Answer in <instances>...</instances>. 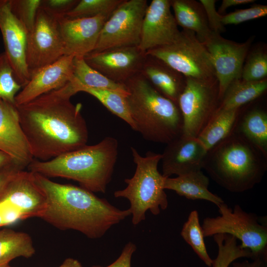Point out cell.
<instances>
[{
  "mask_svg": "<svg viewBox=\"0 0 267 267\" xmlns=\"http://www.w3.org/2000/svg\"><path fill=\"white\" fill-rule=\"evenodd\" d=\"M70 82L26 103L16 106L34 158L47 161L86 145L88 139L82 105L71 101Z\"/></svg>",
  "mask_w": 267,
  "mask_h": 267,
  "instance_id": "obj_1",
  "label": "cell"
},
{
  "mask_svg": "<svg viewBox=\"0 0 267 267\" xmlns=\"http://www.w3.org/2000/svg\"><path fill=\"white\" fill-rule=\"evenodd\" d=\"M32 173L46 198L41 218L60 229H73L89 238H98L131 215L129 209L120 210L81 186L57 183Z\"/></svg>",
  "mask_w": 267,
  "mask_h": 267,
  "instance_id": "obj_2",
  "label": "cell"
},
{
  "mask_svg": "<svg viewBox=\"0 0 267 267\" xmlns=\"http://www.w3.org/2000/svg\"><path fill=\"white\" fill-rule=\"evenodd\" d=\"M118 154V140L107 136L97 144L86 145L47 161L34 159L27 168L48 178L72 179L92 192L105 193Z\"/></svg>",
  "mask_w": 267,
  "mask_h": 267,
  "instance_id": "obj_3",
  "label": "cell"
},
{
  "mask_svg": "<svg viewBox=\"0 0 267 267\" xmlns=\"http://www.w3.org/2000/svg\"><path fill=\"white\" fill-rule=\"evenodd\" d=\"M266 159L233 131L207 151L203 169L221 187L232 192H243L261 182L267 170Z\"/></svg>",
  "mask_w": 267,
  "mask_h": 267,
  "instance_id": "obj_4",
  "label": "cell"
},
{
  "mask_svg": "<svg viewBox=\"0 0 267 267\" xmlns=\"http://www.w3.org/2000/svg\"><path fill=\"white\" fill-rule=\"evenodd\" d=\"M124 84L135 131L144 139L167 144L182 134L183 121L177 104L159 92L140 73Z\"/></svg>",
  "mask_w": 267,
  "mask_h": 267,
  "instance_id": "obj_5",
  "label": "cell"
},
{
  "mask_svg": "<svg viewBox=\"0 0 267 267\" xmlns=\"http://www.w3.org/2000/svg\"><path fill=\"white\" fill-rule=\"evenodd\" d=\"M131 150L136 165L135 173L131 178L125 179L127 186L115 191L114 196L129 201L132 223L136 225L145 219L147 211L157 215L160 209L167 208L168 201L164 188L165 177L158 169L161 154L148 151L143 156L134 147H131Z\"/></svg>",
  "mask_w": 267,
  "mask_h": 267,
  "instance_id": "obj_6",
  "label": "cell"
},
{
  "mask_svg": "<svg viewBox=\"0 0 267 267\" xmlns=\"http://www.w3.org/2000/svg\"><path fill=\"white\" fill-rule=\"evenodd\" d=\"M218 207L220 216L203 220L201 226L204 237L230 235L241 241L242 248L251 251V260H267V218L261 220L256 214L245 212L238 204L232 209L223 202Z\"/></svg>",
  "mask_w": 267,
  "mask_h": 267,
  "instance_id": "obj_7",
  "label": "cell"
},
{
  "mask_svg": "<svg viewBox=\"0 0 267 267\" xmlns=\"http://www.w3.org/2000/svg\"><path fill=\"white\" fill-rule=\"evenodd\" d=\"M145 54L161 61L185 78L217 80L209 52L191 31L182 30L173 43L148 50Z\"/></svg>",
  "mask_w": 267,
  "mask_h": 267,
  "instance_id": "obj_8",
  "label": "cell"
},
{
  "mask_svg": "<svg viewBox=\"0 0 267 267\" xmlns=\"http://www.w3.org/2000/svg\"><path fill=\"white\" fill-rule=\"evenodd\" d=\"M220 103L217 80L186 78L178 101L183 121L182 134L197 137Z\"/></svg>",
  "mask_w": 267,
  "mask_h": 267,
  "instance_id": "obj_9",
  "label": "cell"
},
{
  "mask_svg": "<svg viewBox=\"0 0 267 267\" xmlns=\"http://www.w3.org/2000/svg\"><path fill=\"white\" fill-rule=\"evenodd\" d=\"M147 6L146 0H124L104 24L92 52L138 46Z\"/></svg>",
  "mask_w": 267,
  "mask_h": 267,
  "instance_id": "obj_10",
  "label": "cell"
},
{
  "mask_svg": "<svg viewBox=\"0 0 267 267\" xmlns=\"http://www.w3.org/2000/svg\"><path fill=\"white\" fill-rule=\"evenodd\" d=\"M64 55L57 19L40 7L27 37L26 60L30 75Z\"/></svg>",
  "mask_w": 267,
  "mask_h": 267,
  "instance_id": "obj_11",
  "label": "cell"
},
{
  "mask_svg": "<svg viewBox=\"0 0 267 267\" xmlns=\"http://www.w3.org/2000/svg\"><path fill=\"white\" fill-rule=\"evenodd\" d=\"M203 43L212 60L221 101L228 86L232 82L241 79L251 41L236 43L213 32Z\"/></svg>",
  "mask_w": 267,
  "mask_h": 267,
  "instance_id": "obj_12",
  "label": "cell"
},
{
  "mask_svg": "<svg viewBox=\"0 0 267 267\" xmlns=\"http://www.w3.org/2000/svg\"><path fill=\"white\" fill-rule=\"evenodd\" d=\"M45 206V196L30 171L15 173L0 192V209L13 210L21 219L41 218Z\"/></svg>",
  "mask_w": 267,
  "mask_h": 267,
  "instance_id": "obj_13",
  "label": "cell"
},
{
  "mask_svg": "<svg viewBox=\"0 0 267 267\" xmlns=\"http://www.w3.org/2000/svg\"><path fill=\"white\" fill-rule=\"evenodd\" d=\"M0 31L5 53L16 81L24 87L31 75L26 60L28 32L12 13L9 0H0Z\"/></svg>",
  "mask_w": 267,
  "mask_h": 267,
  "instance_id": "obj_14",
  "label": "cell"
},
{
  "mask_svg": "<svg viewBox=\"0 0 267 267\" xmlns=\"http://www.w3.org/2000/svg\"><path fill=\"white\" fill-rule=\"evenodd\" d=\"M145 57L137 46L91 52L84 58L90 67L108 79L124 84L139 73Z\"/></svg>",
  "mask_w": 267,
  "mask_h": 267,
  "instance_id": "obj_15",
  "label": "cell"
},
{
  "mask_svg": "<svg viewBox=\"0 0 267 267\" xmlns=\"http://www.w3.org/2000/svg\"><path fill=\"white\" fill-rule=\"evenodd\" d=\"M171 8L170 0H152L148 5L137 46L143 52L169 44L178 37L180 31Z\"/></svg>",
  "mask_w": 267,
  "mask_h": 267,
  "instance_id": "obj_16",
  "label": "cell"
},
{
  "mask_svg": "<svg viewBox=\"0 0 267 267\" xmlns=\"http://www.w3.org/2000/svg\"><path fill=\"white\" fill-rule=\"evenodd\" d=\"M110 15L57 18L65 55L84 57L95 48L101 30Z\"/></svg>",
  "mask_w": 267,
  "mask_h": 267,
  "instance_id": "obj_17",
  "label": "cell"
},
{
  "mask_svg": "<svg viewBox=\"0 0 267 267\" xmlns=\"http://www.w3.org/2000/svg\"><path fill=\"white\" fill-rule=\"evenodd\" d=\"M162 154V175L186 174L202 170L207 150L197 137L181 134L167 144Z\"/></svg>",
  "mask_w": 267,
  "mask_h": 267,
  "instance_id": "obj_18",
  "label": "cell"
},
{
  "mask_svg": "<svg viewBox=\"0 0 267 267\" xmlns=\"http://www.w3.org/2000/svg\"><path fill=\"white\" fill-rule=\"evenodd\" d=\"M74 57L64 55L32 74L28 83L16 95L15 105L26 103L70 82L73 78Z\"/></svg>",
  "mask_w": 267,
  "mask_h": 267,
  "instance_id": "obj_19",
  "label": "cell"
},
{
  "mask_svg": "<svg viewBox=\"0 0 267 267\" xmlns=\"http://www.w3.org/2000/svg\"><path fill=\"white\" fill-rule=\"evenodd\" d=\"M0 151L25 169L34 159L15 105L0 99Z\"/></svg>",
  "mask_w": 267,
  "mask_h": 267,
  "instance_id": "obj_20",
  "label": "cell"
},
{
  "mask_svg": "<svg viewBox=\"0 0 267 267\" xmlns=\"http://www.w3.org/2000/svg\"><path fill=\"white\" fill-rule=\"evenodd\" d=\"M159 92L178 104L186 78L161 61L146 55L139 72Z\"/></svg>",
  "mask_w": 267,
  "mask_h": 267,
  "instance_id": "obj_21",
  "label": "cell"
},
{
  "mask_svg": "<svg viewBox=\"0 0 267 267\" xmlns=\"http://www.w3.org/2000/svg\"><path fill=\"white\" fill-rule=\"evenodd\" d=\"M209 178L200 170L174 178H165L164 188L173 190L188 199L207 200L218 207L224 201L209 190Z\"/></svg>",
  "mask_w": 267,
  "mask_h": 267,
  "instance_id": "obj_22",
  "label": "cell"
},
{
  "mask_svg": "<svg viewBox=\"0 0 267 267\" xmlns=\"http://www.w3.org/2000/svg\"><path fill=\"white\" fill-rule=\"evenodd\" d=\"M170 2L178 25L194 32L203 43L213 32L200 2L193 0H171Z\"/></svg>",
  "mask_w": 267,
  "mask_h": 267,
  "instance_id": "obj_23",
  "label": "cell"
},
{
  "mask_svg": "<svg viewBox=\"0 0 267 267\" xmlns=\"http://www.w3.org/2000/svg\"><path fill=\"white\" fill-rule=\"evenodd\" d=\"M240 108H218L197 138L207 151L227 137L235 129Z\"/></svg>",
  "mask_w": 267,
  "mask_h": 267,
  "instance_id": "obj_24",
  "label": "cell"
},
{
  "mask_svg": "<svg viewBox=\"0 0 267 267\" xmlns=\"http://www.w3.org/2000/svg\"><path fill=\"white\" fill-rule=\"evenodd\" d=\"M73 88L78 87L117 91L125 95L128 91L124 84L115 82L90 67L84 57L75 56L73 63V78L70 81Z\"/></svg>",
  "mask_w": 267,
  "mask_h": 267,
  "instance_id": "obj_25",
  "label": "cell"
},
{
  "mask_svg": "<svg viewBox=\"0 0 267 267\" xmlns=\"http://www.w3.org/2000/svg\"><path fill=\"white\" fill-rule=\"evenodd\" d=\"M266 79L246 81L241 79L232 82L222 98L219 108L238 109L262 95L267 90Z\"/></svg>",
  "mask_w": 267,
  "mask_h": 267,
  "instance_id": "obj_26",
  "label": "cell"
},
{
  "mask_svg": "<svg viewBox=\"0 0 267 267\" xmlns=\"http://www.w3.org/2000/svg\"><path fill=\"white\" fill-rule=\"evenodd\" d=\"M35 253L33 241L28 234L8 228L0 230V266L8 264L17 257L29 258Z\"/></svg>",
  "mask_w": 267,
  "mask_h": 267,
  "instance_id": "obj_27",
  "label": "cell"
},
{
  "mask_svg": "<svg viewBox=\"0 0 267 267\" xmlns=\"http://www.w3.org/2000/svg\"><path fill=\"white\" fill-rule=\"evenodd\" d=\"M239 132L267 158V113L254 109L246 114L239 126Z\"/></svg>",
  "mask_w": 267,
  "mask_h": 267,
  "instance_id": "obj_28",
  "label": "cell"
},
{
  "mask_svg": "<svg viewBox=\"0 0 267 267\" xmlns=\"http://www.w3.org/2000/svg\"><path fill=\"white\" fill-rule=\"evenodd\" d=\"M74 89L76 93L83 91L96 98L110 112L122 119L135 131V126L126 99L127 95L115 90L84 87H76Z\"/></svg>",
  "mask_w": 267,
  "mask_h": 267,
  "instance_id": "obj_29",
  "label": "cell"
},
{
  "mask_svg": "<svg viewBox=\"0 0 267 267\" xmlns=\"http://www.w3.org/2000/svg\"><path fill=\"white\" fill-rule=\"evenodd\" d=\"M213 239L216 243L218 252L216 258L213 260V267H228L235 260L241 258L252 259L251 251L242 248L237 244V239L229 234H217Z\"/></svg>",
  "mask_w": 267,
  "mask_h": 267,
  "instance_id": "obj_30",
  "label": "cell"
},
{
  "mask_svg": "<svg viewBox=\"0 0 267 267\" xmlns=\"http://www.w3.org/2000/svg\"><path fill=\"white\" fill-rule=\"evenodd\" d=\"M180 234L204 264L208 267H211L213 260L206 249L199 214L196 210H193L189 214L187 220L183 225Z\"/></svg>",
  "mask_w": 267,
  "mask_h": 267,
  "instance_id": "obj_31",
  "label": "cell"
},
{
  "mask_svg": "<svg viewBox=\"0 0 267 267\" xmlns=\"http://www.w3.org/2000/svg\"><path fill=\"white\" fill-rule=\"evenodd\" d=\"M124 0H79L64 17L87 18L99 15H111Z\"/></svg>",
  "mask_w": 267,
  "mask_h": 267,
  "instance_id": "obj_32",
  "label": "cell"
},
{
  "mask_svg": "<svg viewBox=\"0 0 267 267\" xmlns=\"http://www.w3.org/2000/svg\"><path fill=\"white\" fill-rule=\"evenodd\" d=\"M22 87L16 81L4 52L0 53V99L15 105L16 95Z\"/></svg>",
  "mask_w": 267,
  "mask_h": 267,
  "instance_id": "obj_33",
  "label": "cell"
},
{
  "mask_svg": "<svg viewBox=\"0 0 267 267\" xmlns=\"http://www.w3.org/2000/svg\"><path fill=\"white\" fill-rule=\"evenodd\" d=\"M42 0H9L12 13L28 33L33 29Z\"/></svg>",
  "mask_w": 267,
  "mask_h": 267,
  "instance_id": "obj_34",
  "label": "cell"
},
{
  "mask_svg": "<svg viewBox=\"0 0 267 267\" xmlns=\"http://www.w3.org/2000/svg\"><path fill=\"white\" fill-rule=\"evenodd\" d=\"M267 75V53L261 50L253 52L243 66L241 79L246 81H256L266 79Z\"/></svg>",
  "mask_w": 267,
  "mask_h": 267,
  "instance_id": "obj_35",
  "label": "cell"
},
{
  "mask_svg": "<svg viewBox=\"0 0 267 267\" xmlns=\"http://www.w3.org/2000/svg\"><path fill=\"white\" fill-rule=\"evenodd\" d=\"M267 14V6L259 4L248 8L237 9L232 12L222 15L221 21L223 25H237L265 16Z\"/></svg>",
  "mask_w": 267,
  "mask_h": 267,
  "instance_id": "obj_36",
  "label": "cell"
},
{
  "mask_svg": "<svg viewBox=\"0 0 267 267\" xmlns=\"http://www.w3.org/2000/svg\"><path fill=\"white\" fill-rule=\"evenodd\" d=\"M79 0H42L41 7L56 18L64 17Z\"/></svg>",
  "mask_w": 267,
  "mask_h": 267,
  "instance_id": "obj_37",
  "label": "cell"
},
{
  "mask_svg": "<svg viewBox=\"0 0 267 267\" xmlns=\"http://www.w3.org/2000/svg\"><path fill=\"white\" fill-rule=\"evenodd\" d=\"M215 0H200L205 11L209 27L214 33L220 34L224 30L221 19L222 15L216 9Z\"/></svg>",
  "mask_w": 267,
  "mask_h": 267,
  "instance_id": "obj_38",
  "label": "cell"
},
{
  "mask_svg": "<svg viewBox=\"0 0 267 267\" xmlns=\"http://www.w3.org/2000/svg\"><path fill=\"white\" fill-rule=\"evenodd\" d=\"M136 247L132 242H128L123 248L118 258L113 263L106 267H131V259ZM92 267H101L94 266Z\"/></svg>",
  "mask_w": 267,
  "mask_h": 267,
  "instance_id": "obj_39",
  "label": "cell"
},
{
  "mask_svg": "<svg viewBox=\"0 0 267 267\" xmlns=\"http://www.w3.org/2000/svg\"><path fill=\"white\" fill-rule=\"evenodd\" d=\"M21 219L15 211L9 209L0 210V226L6 225Z\"/></svg>",
  "mask_w": 267,
  "mask_h": 267,
  "instance_id": "obj_40",
  "label": "cell"
},
{
  "mask_svg": "<svg viewBox=\"0 0 267 267\" xmlns=\"http://www.w3.org/2000/svg\"><path fill=\"white\" fill-rule=\"evenodd\" d=\"M24 170L18 167L8 168L0 170V192L9 180L18 171Z\"/></svg>",
  "mask_w": 267,
  "mask_h": 267,
  "instance_id": "obj_41",
  "label": "cell"
},
{
  "mask_svg": "<svg viewBox=\"0 0 267 267\" xmlns=\"http://www.w3.org/2000/svg\"><path fill=\"white\" fill-rule=\"evenodd\" d=\"M231 264V267H267V260L257 259L252 260V261L235 262Z\"/></svg>",
  "mask_w": 267,
  "mask_h": 267,
  "instance_id": "obj_42",
  "label": "cell"
},
{
  "mask_svg": "<svg viewBox=\"0 0 267 267\" xmlns=\"http://www.w3.org/2000/svg\"><path fill=\"white\" fill-rule=\"evenodd\" d=\"M12 167H18L24 169L10 157L0 151V170Z\"/></svg>",
  "mask_w": 267,
  "mask_h": 267,
  "instance_id": "obj_43",
  "label": "cell"
},
{
  "mask_svg": "<svg viewBox=\"0 0 267 267\" xmlns=\"http://www.w3.org/2000/svg\"><path fill=\"white\" fill-rule=\"evenodd\" d=\"M254 0H223L219 9V13L223 12L227 8L241 4L253 3Z\"/></svg>",
  "mask_w": 267,
  "mask_h": 267,
  "instance_id": "obj_44",
  "label": "cell"
},
{
  "mask_svg": "<svg viewBox=\"0 0 267 267\" xmlns=\"http://www.w3.org/2000/svg\"><path fill=\"white\" fill-rule=\"evenodd\" d=\"M58 267H82L80 262L76 259L68 258Z\"/></svg>",
  "mask_w": 267,
  "mask_h": 267,
  "instance_id": "obj_45",
  "label": "cell"
},
{
  "mask_svg": "<svg viewBox=\"0 0 267 267\" xmlns=\"http://www.w3.org/2000/svg\"><path fill=\"white\" fill-rule=\"evenodd\" d=\"M0 267H12L10 266L8 264H5L0 266Z\"/></svg>",
  "mask_w": 267,
  "mask_h": 267,
  "instance_id": "obj_46",
  "label": "cell"
}]
</instances>
